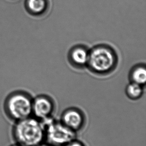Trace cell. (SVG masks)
I'll return each instance as SVG.
<instances>
[{"label": "cell", "mask_w": 146, "mask_h": 146, "mask_svg": "<svg viewBox=\"0 0 146 146\" xmlns=\"http://www.w3.org/2000/svg\"><path fill=\"white\" fill-rule=\"evenodd\" d=\"M118 63L116 52L106 44H99L89 50L87 67L96 75H108L114 71Z\"/></svg>", "instance_id": "1"}, {"label": "cell", "mask_w": 146, "mask_h": 146, "mask_svg": "<svg viewBox=\"0 0 146 146\" xmlns=\"http://www.w3.org/2000/svg\"><path fill=\"white\" fill-rule=\"evenodd\" d=\"M14 138L18 144L38 146L45 140V133L41 121L29 117L17 121L14 128Z\"/></svg>", "instance_id": "2"}, {"label": "cell", "mask_w": 146, "mask_h": 146, "mask_svg": "<svg viewBox=\"0 0 146 146\" xmlns=\"http://www.w3.org/2000/svg\"><path fill=\"white\" fill-rule=\"evenodd\" d=\"M45 133V140L52 146H63L76 139V133L52 117L40 121Z\"/></svg>", "instance_id": "3"}, {"label": "cell", "mask_w": 146, "mask_h": 146, "mask_svg": "<svg viewBox=\"0 0 146 146\" xmlns=\"http://www.w3.org/2000/svg\"><path fill=\"white\" fill-rule=\"evenodd\" d=\"M5 105L9 116L17 121L28 118L33 114V99L24 92L13 93L8 97Z\"/></svg>", "instance_id": "4"}, {"label": "cell", "mask_w": 146, "mask_h": 146, "mask_svg": "<svg viewBox=\"0 0 146 146\" xmlns=\"http://www.w3.org/2000/svg\"><path fill=\"white\" fill-rule=\"evenodd\" d=\"M33 114L38 120L52 117L55 109L53 100L46 95H40L33 100Z\"/></svg>", "instance_id": "5"}, {"label": "cell", "mask_w": 146, "mask_h": 146, "mask_svg": "<svg viewBox=\"0 0 146 146\" xmlns=\"http://www.w3.org/2000/svg\"><path fill=\"white\" fill-rule=\"evenodd\" d=\"M60 122L67 128L76 133L83 128L85 124V118L80 110L71 108L62 113Z\"/></svg>", "instance_id": "6"}, {"label": "cell", "mask_w": 146, "mask_h": 146, "mask_svg": "<svg viewBox=\"0 0 146 146\" xmlns=\"http://www.w3.org/2000/svg\"><path fill=\"white\" fill-rule=\"evenodd\" d=\"M89 50L83 45H76L69 50L68 60L73 67L82 69L87 67L89 58Z\"/></svg>", "instance_id": "7"}, {"label": "cell", "mask_w": 146, "mask_h": 146, "mask_svg": "<svg viewBox=\"0 0 146 146\" xmlns=\"http://www.w3.org/2000/svg\"><path fill=\"white\" fill-rule=\"evenodd\" d=\"M26 8L28 12L35 16H42L48 12L49 0H27Z\"/></svg>", "instance_id": "8"}, {"label": "cell", "mask_w": 146, "mask_h": 146, "mask_svg": "<svg viewBox=\"0 0 146 146\" xmlns=\"http://www.w3.org/2000/svg\"><path fill=\"white\" fill-rule=\"evenodd\" d=\"M131 82L144 86L146 82V66L144 64H137L131 70L129 74Z\"/></svg>", "instance_id": "9"}, {"label": "cell", "mask_w": 146, "mask_h": 146, "mask_svg": "<svg viewBox=\"0 0 146 146\" xmlns=\"http://www.w3.org/2000/svg\"><path fill=\"white\" fill-rule=\"evenodd\" d=\"M144 93L143 86L136 83L130 82L127 86L126 94L132 100H137L142 97Z\"/></svg>", "instance_id": "10"}, {"label": "cell", "mask_w": 146, "mask_h": 146, "mask_svg": "<svg viewBox=\"0 0 146 146\" xmlns=\"http://www.w3.org/2000/svg\"><path fill=\"white\" fill-rule=\"evenodd\" d=\"M63 146H85L82 143L77 141L76 139L72 141Z\"/></svg>", "instance_id": "11"}, {"label": "cell", "mask_w": 146, "mask_h": 146, "mask_svg": "<svg viewBox=\"0 0 146 146\" xmlns=\"http://www.w3.org/2000/svg\"><path fill=\"white\" fill-rule=\"evenodd\" d=\"M38 146H52L48 144H43V143H42L41 144L39 145H38Z\"/></svg>", "instance_id": "12"}, {"label": "cell", "mask_w": 146, "mask_h": 146, "mask_svg": "<svg viewBox=\"0 0 146 146\" xmlns=\"http://www.w3.org/2000/svg\"><path fill=\"white\" fill-rule=\"evenodd\" d=\"M22 146V145H19V144H17V145H14V146Z\"/></svg>", "instance_id": "13"}]
</instances>
